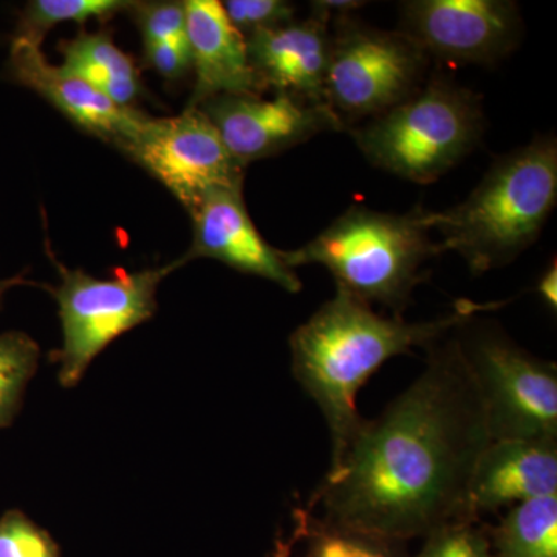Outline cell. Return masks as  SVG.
Listing matches in <instances>:
<instances>
[{
  "label": "cell",
  "mask_w": 557,
  "mask_h": 557,
  "mask_svg": "<svg viewBox=\"0 0 557 557\" xmlns=\"http://www.w3.org/2000/svg\"><path fill=\"white\" fill-rule=\"evenodd\" d=\"M304 557H410L406 542L317 518L302 508Z\"/></svg>",
  "instance_id": "19"
},
{
  "label": "cell",
  "mask_w": 557,
  "mask_h": 557,
  "mask_svg": "<svg viewBox=\"0 0 557 557\" xmlns=\"http://www.w3.org/2000/svg\"><path fill=\"white\" fill-rule=\"evenodd\" d=\"M302 509H298L295 515V528H293L292 534L288 537L282 536V533L278 534L276 541H274L270 557H292L293 552L298 547L299 542L302 541Z\"/></svg>",
  "instance_id": "28"
},
{
  "label": "cell",
  "mask_w": 557,
  "mask_h": 557,
  "mask_svg": "<svg viewBox=\"0 0 557 557\" xmlns=\"http://www.w3.org/2000/svg\"><path fill=\"white\" fill-rule=\"evenodd\" d=\"M5 73L13 83L49 101L76 127L119 150L129 145L149 116L116 104L86 81L51 65L40 46L30 40H11Z\"/></svg>",
  "instance_id": "13"
},
{
  "label": "cell",
  "mask_w": 557,
  "mask_h": 557,
  "mask_svg": "<svg viewBox=\"0 0 557 557\" xmlns=\"http://www.w3.org/2000/svg\"><path fill=\"white\" fill-rule=\"evenodd\" d=\"M219 132L231 157L247 168L317 137L344 129L324 104H311L287 94L222 95L199 106Z\"/></svg>",
  "instance_id": "11"
},
{
  "label": "cell",
  "mask_w": 557,
  "mask_h": 557,
  "mask_svg": "<svg viewBox=\"0 0 557 557\" xmlns=\"http://www.w3.org/2000/svg\"><path fill=\"white\" fill-rule=\"evenodd\" d=\"M186 39L196 73L189 108L222 95H262L249 62L247 38L231 24L222 2L186 0Z\"/></svg>",
  "instance_id": "15"
},
{
  "label": "cell",
  "mask_w": 557,
  "mask_h": 557,
  "mask_svg": "<svg viewBox=\"0 0 557 557\" xmlns=\"http://www.w3.org/2000/svg\"><path fill=\"white\" fill-rule=\"evenodd\" d=\"M121 152L159 180L190 212L219 189H244L245 168L231 157L199 108L175 116H148Z\"/></svg>",
  "instance_id": "9"
},
{
  "label": "cell",
  "mask_w": 557,
  "mask_h": 557,
  "mask_svg": "<svg viewBox=\"0 0 557 557\" xmlns=\"http://www.w3.org/2000/svg\"><path fill=\"white\" fill-rule=\"evenodd\" d=\"M7 282L0 278V306H2L3 293H5Z\"/></svg>",
  "instance_id": "30"
},
{
  "label": "cell",
  "mask_w": 557,
  "mask_h": 557,
  "mask_svg": "<svg viewBox=\"0 0 557 557\" xmlns=\"http://www.w3.org/2000/svg\"><path fill=\"white\" fill-rule=\"evenodd\" d=\"M330 42V21L311 13L307 20L249 36V62L263 89L325 106Z\"/></svg>",
  "instance_id": "14"
},
{
  "label": "cell",
  "mask_w": 557,
  "mask_h": 557,
  "mask_svg": "<svg viewBox=\"0 0 557 557\" xmlns=\"http://www.w3.org/2000/svg\"><path fill=\"white\" fill-rule=\"evenodd\" d=\"M487 307L463 304L434 321L381 317L372 306L336 288L335 296L289 336L292 370L327 423L335 465L357 434L359 391L388 359L428 348Z\"/></svg>",
  "instance_id": "2"
},
{
  "label": "cell",
  "mask_w": 557,
  "mask_h": 557,
  "mask_svg": "<svg viewBox=\"0 0 557 557\" xmlns=\"http://www.w3.org/2000/svg\"><path fill=\"white\" fill-rule=\"evenodd\" d=\"M423 372L386 409L362 420L309 507L322 519L408 542L479 520L469 487L493 442L485 406L456 335L428 348Z\"/></svg>",
  "instance_id": "1"
},
{
  "label": "cell",
  "mask_w": 557,
  "mask_h": 557,
  "mask_svg": "<svg viewBox=\"0 0 557 557\" xmlns=\"http://www.w3.org/2000/svg\"><path fill=\"white\" fill-rule=\"evenodd\" d=\"M362 7H366V2L358 0H317L311 2V13L332 22L335 17L350 16Z\"/></svg>",
  "instance_id": "27"
},
{
  "label": "cell",
  "mask_w": 557,
  "mask_h": 557,
  "mask_svg": "<svg viewBox=\"0 0 557 557\" xmlns=\"http://www.w3.org/2000/svg\"><path fill=\"white\" fill-rule=\"evenodd\" d=\"M38 343L20 330L0 333V429L11 426L39 368Z\"/></svg>",
  "instance_id": "21"
},
{
  "label": "cell",
  "mask_w": 557,
  "mask_h": 557,
  "mask_svg": "<svg viewBox=\"0 0 557 557\" xmlns=\"http://www.w3.org/2000/svg\"><path fill=\"white\" fill-rule=\"evenodd\" d=\"M485 126L482 98L434 75L397 108L347 131L370 164L429 185L478 148Z\"/></svg>",
  "instance_id": "5"
},
{
  "label": "cell",
  "mask_w": 557,
  "mask_h": 557,
  "mask_svg": "<svg viewBox=\"0 0 557 557\" xmlns=\"http://www.w3.org/2000/svg\"><path fill=\"white\" fill-rule=\"evenodd\" d=\"M399 30L431 60L497 64L522 39L518 3L509 0H408Z\"/></svg>",
  "instance_id": "10"
},
{
  "label": "cell",
  "mask_w": 557,
  "mask_h": 557,
  "mask_svg": "<svg viewBox=\"0 0 557 557\" xmlns=\"http://www.w3.org/2000/svg\"><path fill=\"white\" fill-rule=\"evenodd\" d=\"M431 231L423 207L391 214L351 205L309 244L282 256L293 270L324 267L336 288L401 318L418 285L428 281L423 267L445 252Z\"/></svg>",
  "instance_id": "4"
},
{
  "label": "cell",
  "mask_w": 557,
  "mask_h": 557,
  "mask_svg": "<svg viewBox=\"0 0 557 557\" xmlns=\"http://www.w3.org/2000/svg\"><path fill=\"white\" fill-rule=\"evenodd\" d=\"M132 5L134 2L126 0H32L21 11L13 38L30 40L40 46L44 36L57 25L106 21L123 11H131Z\"/></svg>",
  "instance_id": "20"
},
{
  "label": "cell",
  "mask_w": 557,
  "mask_h": 557,
  "mask_svg": "<svg viewBox=\"0 0 557 557\" xmlns=\"http://www.w3.org/2000/svg\"><path fill=\"white\" fill-rule=\"evenodd\" d=\"M0 557H61L60 548L44 528L20 509L0 516Z\"/></svg>",
  "instance_id": "23"
},
{
  "label": "cell",
  "mask_w": 557,
  "mask_h": 557,
  "mask_svg": "<svg viewBox=\"0 0 557 557\" xmlns=\"http://www.w3.org/2000/svg\"><path fill=\"white\" fill-rule=\"evenodd\" d=\"M145 44L146 62L166 79H180L193 70L188 39Z\"/></svg>",
  "instance_id": "26"
},
{
  "label": "cell",
  "mask_w": 557,
  "mask_h": 557,
  "mask_svg": "<svg viewBox=\"0 0 557 557\" xmlns=\"http://www.w3.org/2000/svg\"><path fill=\"white\" fill-rule=\"evenodd\" d=\"M223 10L245 38L295 21L296 7L285 0H226Z\"/></svg>",
  "instance_id": "24"
},
{
  "label": "cell",
  "mask_w": 557,
  "mask_h": 557,
  "mask_svg": "<svg viewBox=\"0 0 557 557\" xmlns=\"http://www.w3.org/2000/svg\"><path fill=\"white\" fill-rule=\"evenodd\" d=\"M557 201V141L536 137L491 164L478 188L445 211H429L440 244L474 276L504 269L541 236Z\"/></svg>",
  "instance_id": "3"
},
{
  "label": "cell",
  "mask_w": 557,
  "mask_h": 557,
  "mask_svg": "<svg viewBox=\"0 0 557 557\" xmlns=\"http://www.w3.org/2000/svg\"><path fill=\"white\" fill-rule=\"evenodd\" d=\"M479 520H458L432 531L416 557H494L490 534Z\"/></svg>",
  "instance_id": "22"
},
{
  "label": "cell",
  "mask_w": 557,
  "mask_h": 557,
  "mask_svg": "<svg viewBox=\"0 0 557 557\" xmlns=\"http://www.w3.org/2000/svg\"><path fill=\"white\" fill-rule=\"evenodd\" d=\"M536 293L549 310H557V265L556 259L539 278Z\"/></svg>",
  "instance_id": "29"
},
{
  "label": "cell",
  "mask_w": 557,
  "mask_h": 557,
  "mask_svg": "<svg viewBox=\"0 0 557 557\" xmlns=\"http://www.w3.org/2000/svg\"><path fill=\"white\" fill-rule=\"evenodd\" d=\"M332 22L325 106L344 129L397 108L423 86L429 58L408 36L354 14Z\"/></svg>",
  "instance_id": "7"
},
{
  "label": "cell",
  "mask_w": 557,
  "mask_h": 557,
  "mask_svg": "<svg viewBox=\"0 0 557 557\" xmlns=\"http://www.w3.org/2000/svg\"><path fill=\"white\" fill-rule=\"evenodd\" d=\"M193 244L178 267L194 259H214L240 273L273 282L288 293H299L302 282L289 269L282 249L271 247L249 218L242 189H219L189 212Z\"/></svg>",
  "instance_id": "12"
},
{
  "label": "cell",
  "mask_w": 557,
  "mask_h": 557,
  "mask_svg": "<svg viewBox=\"0 0 557 557\" xmlns=\"http://www.w3.org/2000/svg\"><path fill=\"white\" fill-rule=\"evenodd\" d=\"M131 11L143 42L186 38L185 2H134Z\"/></svg>",
  "instance_id": "25"
},
{
  "label": "cell",
  "mask_w": 557,
  "mask_h": 557,
  "mask_svg": "<svg viewBox=\"0 0 557 557\" xmlns=\"http://www.w3.org/2000/svg\"><path fill=\"white\" fill-rule=\"evenodd\" d=\"M61 50L62 70L86 81L116 104L134 108L141 94L138 70L108 33H81L62 44Z\"/></svg>",
  "instance_id": "17"
},
{
  "label": "cell",
  "mask_w": 557,
  "mask_h": 557,
  "mask_svg": "<svg viewBox=\"0 0 557 557\" xmlns=\"http://www.w3.org/2000/svg\"><path fill=\"white\" fill-rule=\"evenodd\" d=\"M485 406L493 440H557V369L504 330L474 324L454 330Z\"/></svg>",
  "instance_id": "6"
},
{
  "label": "cell",
  "mask_w": 557,
  "mask_h": 557,
  "mask_svg": "<svg viewBox=\"0 0 557 557\" xmlns=\"http://www.w3.org/2000/svg\"><path fill=\"white\" fill-rule=\"evenodd\" d=\"M490 542L494 557H557V496L509 508Z\"/></svg>",
  "instance_id": "18"
},
{
  "label": "cell",
  "mask_w": 557,
  "mask_h": 557,
  "mask_svg": "<svg viewBox=\"0 0 557 557\" xmlns=\"http://www.w3.org/2000/svg\"><path fill=\"white\" fill-rule=\"evenodd\" d=\"M557 496V440H493L479 458L469 509L482 512Z\"/></svg>",
  "instance_id": "16"
},
{
  "label": "cell",
  "mask_w": 557,
  "mask_h": 557,
  "mask_svg": "<svg viewBox=\"0 0 557 557\" xmlns=\"http://www.w3.org/2000/svg\"><path fill=\"white\" fill-rule=\"evenodd\" d=\"M175 269L177 262L110 278L61 270L60 285L51 293L60 310L62 387H75L110 343L153 318L161 281Z\"/></svg>",
  "instance_id": "8"
}]
</instances>
